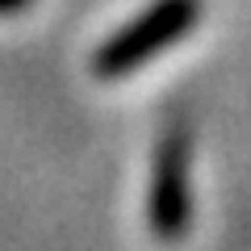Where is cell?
I'll use <instances>...</instances> for the list:
<instances>
[{
  "mask_svg": "<svg viewBox=\"0 0 251 251\" xmlns=\"http://www.w3.org/2000/svg\"><path fill=\"white\" fill-rule=\"evenodd\" d=\"M13 4H21V0H0V9H13Z\"/></svg>",
  "mask_w": 251,
  "mask_h": 251,
  "instance_id": "cell-3",
  "label": "cell"
},
{
  "mask_svg": "<svg viewBox=\"0 0 251 251\" xmlns=\"http://www.w3.org/2000/svg\"><path fill=\"white\" fill-rule=\"evenodd\" d=\"M193 21H197V0H159L97 54V75H126L143 67L151 54H159V46L188 34Z\"/></svg>",
  "mask_w": 251,
  "mask_h": 251,
  "instance_id": "cell-1",
  "label": "cell"
},
{
  "mask_svg": "<svg viewBox=\"0 0 251 251\" xmlns=\"http://www.w3.org/2000/svg\"><path fill=\"white\" fill-rule=\"evenodd\" d=\"M188 201H184V138L168 134L159 143L155 163V193H151V226L159 239H176L184 230Z\"/></svg>",
  "mask_w": 251,
  "mask_h": 251,
  "instance_id": "cell-2",
  "label": "cell"
}]
</instances>
